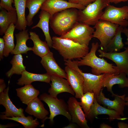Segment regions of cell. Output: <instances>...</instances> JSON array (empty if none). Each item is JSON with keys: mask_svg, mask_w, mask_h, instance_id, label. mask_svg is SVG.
<instances>
[{"mask_svg": "<svg viewBox=\"0 0 128 128\" xmlns=\"http://www.w3.org/2000/svg\"><path fill=\"white\" fill-rule=\"evenodd\" d=\"M68 9L55 14L50 18V26L54 33L60 36L70 31L78 22L79 9Z\"/></svg>", "mask_w": 128, "mask_h": 128, "instance_id": "6da1fadb", "label": "cell"}, {"mask_svg": "<svg viewBox=\"0 0 128 128\" xmlns=\"http://www.w3.org/2000/svg\"><path fill=\"white\" fill-rule=\"evenodd\" d=\"M99 45L97 42L91 44V47L89 52L78 60V66H87L91 68L92 74L98 75L103 73H119L116 66L108 63L103 58L98 57L96 52Z\"/></svg>", "mask_w": 128, "mask_h": 128, "instance_id": "7a4b0ae2", "label": "cell"}, {"mask_svg": "<svg viewBox=\"0 0 128 128\" xmlns=\"http://www.w3.org/2000/svg\"><path fill=\"white\" fill-rule=\"evenodd\" d=\"M52 47L56 50L64 60L80 59L89 52L88 46L80 44L72 40L60 37H53Z\"/></svg>", "mask_w": 128, "mask_h": 128, "instance_id": "3957f363", "label": "cell"}, {"mask_svg": "<svg viewBox=\"0 0 128 128\" xmlns=\"http://www.w3.org/2000/svg\"><path fill=\"white\" fill-rule=\"evenodd\" d=\"M64 61L67 80L75 92V98L80 99L84 94V78L82 71L79 68L78 60H68Z\"/></svg>", "mask_w": 128, "mask_h": 128, "instance_id": "277c9868", "label": "cell"}, {"mask_svg": "<svg viewBox=\"0 0 128 128\" xmlns=\"http://www.w3.org/2000/svg\"><path fill=\"white\" fill-rule=\"evenodd\" d=\"M108 0H96L82 10H79L78 22L94 26L101 19L103 9L110 4Z\"/></svg>", "mask_w": 128, "mask_h": 128, "instance_id": "5b68a950", "label": "cell"}, {"mask_svg": "<svg viewBox=\"0 0 128 128\" xmlns=\"http://www.w3.org/2000/svg\"><path fill=\"white\" fill-rule=\"evenodd\" d=\"M39 98L41 101L46 103L49 107L50 114L47 119H49L52 123L54 122L55 117L59 115L64 116L69 121H71V117L69 110L68 105L64 100L58 99L57 97L53 96L46 93L41 95Z\"/></svg>", "mask_w": 128, "mask_h": 128, "instance_id": "8992f818", "label": "cell"}, {"mask_svg": "<svg viewBox=\"0 0 128 128\" xmlns=\"http://www.w3.org/2000/svg\"><path fill=\"white\" fill-rule=\"evenodd\" d=\"M119 26L105 20L100 19L93 27L95 29L92 38H97L100 41L99 46L104 51L107 45L116 34Z\"/></svg>", "mask_w": 128, "mask_h": 128, "instance_id": "52a82bcc", "label": "cell"}, {"mask_svg": "<svg viewBox=\"0 0 128 128\" xmlns=\"http://www.w3.org/2000/svg\"><path fill=\"white\" fill-rule=\"evenodd\" d=\"M94 31V28L90 25L78 22L68 32L60 37L88 46Z\"/></svg>", "mask_w": 128, "mask_h": 128, "instance_id": "ba28073f", "label": "cell"}, {"mask_svg": "<svg viewBox=\"0 0 128 128\" xmlns=\"http://www.w3.org/2000/svg\"><path fill=\"white\" fill-rule=\"evenodd\" d=\"M118 24L123 28L128 26V6L116 7L110 4L105 8L101 19Z\"/></svg>", "mask_w": 128, "mask_h": 128, "instance_id": "9c48e42d", "label": "cell"}, {"mask_svg": "<svg viewBox=\"0 0 128 128\" xmlns=\"http://www.w3.org/2000/svg\"><path fill=\"white\" fill-rule=\"evenodd\" d=\"M84 81L83 91L84 94L87 92L93 93L95 96L99 95L104 87L105 73L98 75L82 72Z\"/></svg>", "mask_w": 128, "mask_h": 128, "instance_id": "30bf717a", "label": "cell"}, {"mask_svg": "<svg viewBox=\"0 0 128 128\" xmlns=\"http://www.w3.org/2000/svg\"><path fill=\"white\" fill-rule=\"evenodd\" d=\"M121 52H105L101 49L98 50L100 57H105L111 60L116 65V67L119 73H126L128 78V49Z\"/></svg>", "mask_w": 128, "mask_h": 128, "instance_id": "8fae6325", "label": "cell"}, {"mask_svg": "<svg viewBox=\"0 0 128 128\" xmlns=\"http://www.w3.org/2000/svg\"><path fill=\"white\" fill-rule=\"evenodd\" d=\"M69 110L71 116V121L82 128H89L85 114L83 111L80 102L76 98L70 97L67 102Z\"/></svg>", "mask_w": 128, "mask_h": 128, "instance_id": "7c38bea8", "label": "cell"}, {"mask_svg": "<svg viewBox=\"0 0 128 128\" xmlns=\"http://www.w3.org/2000/svg\"><path fill=\"white\" fill-rule=\"evenodd\" d=\"M85 7L78 4L72 3L64 0H46L41 8L50 15V18L55 13L72 8L82 10Z\"/></svg>", "mask_w": 128, "mask_h": 128, "instance_id": "4fadbf2b", "label": "cell"}, {"mask_svg": "<svg viewBox=\"0 0 128 128\" xmlns=\"http://www.w3.org/2000/svg\"><path fill=\"white\" fill-rule=\"evenodd\" d=\"M103 89L99 95L95 96L98 103L107 107L108 109L115 110L121 115L123 116L124 110L125 105V95L120 96L115 94L114 96V100H111L105 96L103 92Z\"/></svg>", "mask_w": 128, "mask_h": 128, "instance_id": "5bb4252c", "label": "cell"}, {"mask_svg": "<svg viewBox=\"0 0 128 128\" xmlns=\"http://www.w3.org/2000/svg\"><path fill=\"white\" fill-rule=\"evenodd\" d=\"M101 114H106L109 116L110 121L116 119L124 120L127 119L126 118H122L120 115L115 110L106 108L100 105L97 101L95 97L93 103L88 113L85 115L87 120L92 121L95 117Z\"/></svg>", "mask_w": 128, "mask_h": 128, "instance_id": "9a60e30c", "label": "cell"}, {"mask_svg": "<svg viewBox=\"0 0 128 128\" xmlns=\"http://www.w3.org/2000/svg\"><path fill=\"white\" fill-rule=\"evenodd\" d=\"M9 90L8 86L3 92L0 93V104L5 109V112L0 113L8 117L25 116L23 109L17 108L11 101L9 95Z\"/></svg>", "mask_w": 128, "mask_h": 128, "instance_id": "2e32d148", "label": "cell"}, {"mask_svg": "<svg viewBox=\"0 0 128 128\" xmlns=\"http://www.w3.org/2000/svg\"><path fill=\"white\" fill-rule=\"evenodd\" d=\"M50 87L49 89L48 92L51 95L57 97L59 93L67 92L73 95L75 92L70 85L68 81L63 78L56 76H51Z\"/></svg>", "mask_w": 128, "mask_h": 128, "instance_id": "e0dca14e", "label": "cell"}, {"mask_svg": "<svg viewBox=\"0 0 128 128\" xmlns=\"http://www.w3.org/2000/svg\"><path fill=\"white\" fill-rule=\"evenodd\" d=\"M41 58V63L47 73L51 76L56 75L67 79L66 72L57 63L52 52L50 51Z\"/></svg>", "mask_w": 128, "mask_h": 128, "instance_id": "ac0fdd59", "label": "cell"}, {"mask_svg": "<svg viewBox=\"0 0 128 128\" xmlns=\"http://www.w3.org/2000/svg\"><path fill=\"white\" fill-rule=\"evenodd\" d=\"M25 112L30 115H33L41 120L42 124L40 126L43 127L44 122L47 119L48 111L44 107L43 104L39 98L37 97L27 105Z\"/></svg>", "mask_w": 128, "mask_h": 128, "instance_id": "d6986e66", "label": "cell"}, {"mask_svg": "<svg viewBox=\"0 0 128 128\" xmlns=\"http://www.w3.org/2000/svg\"><path fill=\"white\" fill-rule=\"evenodd\" d=\"M124 73L117 74L105 73L104 87H106L108 91L110 92L112 96L115 95L112 90V87L115 84H118L119 87H128V78Z\"/></svg>", "mask_w": 128, "mask_h": 128, "instance_id": "ffe728a7", "label": "cell"}, {"mask_svg": "<svg viewBox=\"0 0 128 128\" xmlns=\"http://www.w3.org/2000/svg\"><path fill=\"white\" fill-rule=\"evenodd\" d=\"M21 76L18 80L17 84L19 85L31 84L33 82L39 81L50 83L51 76L47 73L42 74L29 72L26 70L22 73Z\"/></svg>", "mask_w": 128, "mask_h": 128, "instance_id": "44dd1931", "label": "cell"}, {"mask_svg": "<svg viewBox=\"0 0 128 128\" xmlns=\"http://www.w3.org/2000/svg\"><path fill=\"white\" fill-rule=\"evenodd\" d=\"M28 31V30L26 29L20 31L15 34L16 44L14 49L11 53V54H26L28 51L32 50V47H28L26 44L27 41L30 39Z\"/></svg>", "mask_w": 128, "mask_h": 128, "instance_id": "7402d4cb", "label": "cell"}, {"mask_svg": "<svg viewBox=\"0 0 128 128\" xmlns=\"http://www.w3.org/2000/svg\"><path fill=\"white\" fill-rule=\"evenodd\" d=\"M39 20L37 23L32 27L31 29L37 27L41 29L44 33L45 40L49 47H52V40L50 34L49 23L50 19L49 14L46 11L41 10L39 16Z\"/></svg>", "mask_w": 128, "mask_h": 128, "instance_id": "603a6c76", "label": "cell"}, {"mask_svg": "<svg viewBox=\"0 0 128 128\" xmlns=\"http://www.w3.org/2000/svg\"><path fill=\"white\" fill-rule=\"evenodd\" d=\"M0 9V35H2L11 24H16L17 16L16 10L9 12L2 8Z\"/></svg>", "mask_w": 128, "mask_h": 128, "instance_id": "cb8c5ba5", "label": "cell"}, {"mask_svg": "<svg viewBox=\"0 0 128 128\" xmlns=\"http://www.w3.org/2000/svg\"><path fill=\"white\" fill-rule=\"evenodd\" d=\"M17 95L22 103L27 105L30 102L37 97L39 91L31 84L24 85L16 89Z\"/></svg>", "mask_w": 128, "mask_h": 128, "instance_id": "d4e9b609", "label": "cell"}, {"mask_svg": "<svg viewBox=\"0 0 128 128\" xmlns=\"http://www.w3.org/2000/svg\"><path fill=\"white\" fill-rule=\"evenodd\" d=\"M14 0L17 16L15 28L20 31L25 30L27 26L25 15L26 0Z\"/></svg>", "mask_w": 128, "mask_h": 128, "instance_id": "484cf974", "label": "cell"}, {"mask_svg": "<svg viewBox=\"0 0 128 128\" xmlns=\"http://www.w3.org/2000/svg\"><path fill=\"white\" fill-rule=\"evenodd\" d=\"M29 34L34 44L32 51L35 54L41 58L50 51L46 42L41 40L35 32L31 31Z\"/></svg>", "mask_w": 128, "mask_h": 128, "instance_id": "4316f807", "label": "cell"}, {"mask_svg": "<svg viewBox=\"0 0 128 128\" xmlns=\"http://www.w3.org/2000/svg\"><path fill=\"white\" fill-rule=\"evenodd\" d=\"M123 28L119 26L116 34L107 44L104 51L110 52H118L123 48L124 45L121 36Z\"/></svg>", "mask_w": 128, "mask_h": 128, "instance_id": "83f0119b", "label": "cell"}, {"mask_svg": "<svg viewBox=\"0 0 128 128\" xmlns=\"http://www.w3.org/2000/svg\"><path fill=\"white\" fill-rule=\"evenodd\" d=\"M15 25L13 23L11 24L4 33L3 37L5 43V47L3 53L4 56L7 57L14 49V34Z\"/></svg>", "mask_w": 128, "mask_h": 128, "instance_id": "f1b7e54d", "label": "cell"}, {"mask_svg": "<svg viewBox=\"0 0 128 128\" xmlns=\"http://www.w3.org/2000/svg\"><path fill=\"white\" fill-rule=\"evenodd\" d=\"M46 0H26V7L29 10L26 16L27 26H30L33 23V19L38 12L43 4Z\"/></svg>", "mask_w": 128, "mask_h": 128, "instance_id": "f546056e", "label": "cell"}, {"mask_svg": "<svg viewBox=\"0 0 128 128\" xmlns=\"http://www.w3.org/2000/svg\"><path fill=\"white\" fill-rule=\"evenodd\" d=\"M10 63L12 67L6 73L8 78L10 77L14 74L21 75L26 70V67L23 64V58L21 54L14 55Z\"/></svg>", "mask_w": 128, "mask_h": 128, "instance_id": "4dcf8cb0", "label": "cell"}, {"mask_svg": "<svg viewBox=\"0 0 128 128\" xmlns=\"http://www.w3.org/2000/svg\"><path fill=\"white\" fill-rule=\"evenodd\" d=\"M0 118L2 120L9 119L18 122L25 128H35L39 125L37 119H34L31 116L8 117L2 114L0 115Z\"/></svg>", "mask_w": 128, "mask_h": 128, "instance_id": "1f68e13d", "label": "cell"}, {"mask_svg": "<svg viewBox=\"0 0 128 128\" xmlns=\"http://www.w3.org/2000/svg\"><path fill=\"white\" fill-rule=\"evenodd\" d=\"M95 98V94L87 92L84 93L81 98L80 105L83 110L85 115L89 111L93 103Z\"/></svg>", "mask_w": 128, "mask_h": 128, "instance_id": "d6a6232c", "label": "cell"}, {"mask_svg": "<svg viewBox=\"0 0 128 128\" xmlns=\"http://www.w3.org/2000/svg\"><path fill=\"white\" fill-rule=\"evenodd\" d=\"M14 0H0V7L9 12L16 10L15 8L12 6Z\"/></svg>", "mask_w": 128, "mask_h": 128, "instance_id": "836d02e7", "label": "cell"}, {"mask_svg": "<svg viewBox=\"0 0 128 128\" xmlns=\"http://www.w3.org/2000/svg\"><path fill=\"white\" fill-rule=\"evenodd\" d=\"M96 0H69L70 3L78 4L86 7L89 4L94 2Z\"/></svg>", "mask_w": 128, "mask_h": 128, "instance_id": "e575fe53", "label": "cell"}, {"mask_svg": "<svg viewBox=\"0 0 128 128\" xmlns=\"http://www.w3.org/2000/svg\"><path fill=\"white\" fill-rule=\"evenodd\" d=\"M5 47L4 39L0 38V60H1L4 58L3 53Z\"/></svg>", "mask_w": 128, "mask_h": 128, "instance_id": "d590c367", "label": "cell"}, {"mask_svg": "<svg viewBox=\"0 0 128 128\" xmlns=\"http://www.w3.org/2000/svg\"><path fill=\"white\" fill-rule=\"evenodd\" d=\"M6 87V85L4 79H0V93L4 91Z\"/></svg>", "mask_w": 128, "mask_h": 128, "instance_id": "8d00e7d4", "label": "cell"}, {"mask_svg": "<svg viewBox=\"0 0 128 128\" xmlns=\"http://www.w3.org/2000/svg\"><path fill=\"white\" fill-rule=\"evenodd\" d=\"M122 32L124 33L127 37V41L125 42V44L128 45L127 48L128 49V28L127 27L123 28Z\"/></svg>", "mask_w": 128, "mask_h": 128, "instance_id": "74e56055", "label": "cell"}, {"mask_svg": "<svg viewBox=\"0 0 128 128\" xmlns=\"http://www.w3.org/2000/svg\"><path fill=\"white\" fill-rule=\"evenodd\" d=\"M18 125L15 123H8L5 125L0 124V128H6L8 127H11Z\"/></svg>", "mask_w": 128, "mask_h": 128, "instance_id": "f35d334b", "label": "cell"}, {"mask_svg": "<svg viewBox=\"0 0 128 128\" xmlns=\"http://www.w3.org/2000/svg\"><path fill=\"white\" fill-rule=\"evenodd\" d=\"M118 126L119 128H128V124L123 122H119Z\"/></svg>", "mask_w": 128, "mask_h": 128, "instance_id": "ab89813d", "label": "cell"}, {"mask_svg": "<svg viewBox=\"0 0 128 128\" xmlns=\"http://www.w3.org/2000/svg\"><path fill=\"white\" fill-rule=\"evenodd\" d=\"M70 123L66 126L63 127L64 128H76L78 127V125L76 123L71 121Z\"/></svg>", "mask_w": 128, "mask_h": 128, "instance_id": "60d3db41", "label": "cell"}, {"mask_svg": "<svg viewBox=\"0 0 128 128\" xmlns=\"http://www.w3.org/2000/svg\"><path fill=\"white\" fill-rule=\"evenodd\" d=\"M110 3L117 4L121 2L127 1L128 0H108Z\"/></svg>", "mask_w": 128, "mask_h": 128, "instance_id": "b9f144b4", "label": "cell"}, {"mask_svg": "<svg viewBox=\"0 0 128 128\" xmlns=\"http://www.w3.org/2000/svg\"><path fill=\"white\" fill-rule=\"evenodd\" d=\"M100 128H112V127L109 125L103 123L101 124L100 126Z\"/></svg>", "mask_w": 128, "mask_h": 128, "instance_id": "7bdbcfd3", "label": "cell"}, {"mask_svg": "<svg viewBox=\"0 0 128 128\" xmlns=\"http://www.w3.org/2000/svg\"><path fill=\"white\" fill-rule=\"evenodd\" d=\"M125 105L128 106V96L125 97Z\"/></svg>", "mask_w": 128, "mask_h": 128, "instance_id": "ee69618b", "label": "cell"}]
</instances>
